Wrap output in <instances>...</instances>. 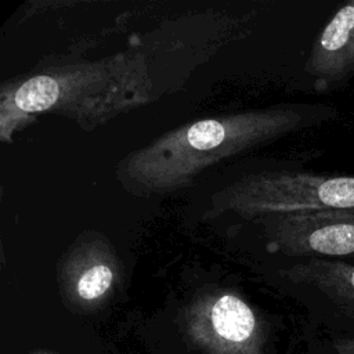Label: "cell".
I'll return each mask as SVG.
<instances>
[{"mask_svg": "<svg viewBox=\"0 0 354 354\" xmlns=\"http://www.w3.org/2000/svg\"><path fill=\"white\" fill-rule=\"evenodd\" d=\"M303 123L289 106L218 115L170 130L129 153L118 176L131 192L149 195L181 189L205 169L268 144Z\"/></svg>", "mask_w": 354, "mask_h": 354, "instance_id": "cell-1", "label": "cell"}, {"mask_svg": "<svg viewBox=\"0 0 354 354\" xmlns=\"http://www.w3.org/2000/svg\"><path fill=\"white\" fill-rule=\"evenodd\" d=\"M335 354H354V342H339Z\"/></svg>", "mask_w": 354, "mask_h": 354, "instance_id": "cell-9", "label": "cell"}, {"mask_svg": "<svg viewBox=\"0 0 354 354\" xmlns=\"http://www.w3.org/2000/svg\"><path fill=\"white\" fill-rule=\"evenodd\" d=\"M263 224L274 249L310 259L354 256V209L274 214Z\"/></svg>", "mask_w": 354, "mask_h": 354, "instance_id": "cell-5", "label": "cell"}, {"mask_svg": "<svg viewBox=\"0 0 354 354\" xmlns=\"http://www.w3.org/2000/svg\"><path fill=\"white\" fill-rule=\"evenodd\" d=\"M306 71L324 84L354 76V0L343 4L319 32Z\"/></svg>", "mask_w": 354, "mask_h": 354, "instance_id": "cell-7", "label": "cell"}, {"mask_svg": "<svg viewBox=\"0 0 354 354\" xmlns=\"http://www.w3.org/2000/svg\"><path fill=\"white\" fill-rule=\"evenodd\" d=\"M188 340L203 354H266V330L257 313L236 293L213 289L184 313Z\"/></svg>", "mask_w": 354, "mask_h": 354, "instance_id": "cell-4", "label": "cell"}, {"mask_svg": "<svg viewBox=\"0 0 354 354\" xmlns=\"http://www.w3.org/2000/svg\"><path fill=\"white\" fill-rule=\"evenodd\" d=\"M214 206L249 220L311 210L354 209V176L263 171L239 178L213 196Z\"/></svg>", "mask_w": 354, "mask_h": 354, "instance_id": "cell-3", "label": "cell"}, {"mask_svg": "<svg viewBox=\"0 0 354 354\" xmlns=\"http://www.w3.org/2000/svg\"><path fill=\"white\" fill-rule=\"evenodd\" d=\"M32 354H54V353H50V351H35Z\"/></svg>", "mask_w": 354, "mask_h": 354, "instance_id": "cell-10", "label": "cell"}, {"mask_svg": "<svg viewBox=\"0 0 354 354\" xmlns=\"http://www.w3.org/2000/svg\"><path fill=\"white\" fill-rule=\"evenodd\" d=\"M149 90L145 68L133 55L50 68L12 87L3 86L1 136L6 140L22 120L44 112L59 113L91 129L144 104Z\"/></svg>", "mask_w": 354, "mask_h": 354, "instance_id": "cell-2", "label": "cell"}, {"mask_svg": "<svg viewBox=\"0 0 354 354\" xmlns=\"http://www.w3.org/2000/svg\"><path fill=\"white\" fill-rule=\"evenodd\" d=\"M120 282V263L113 248L101 236L76 242L59 267L65 301L76 310L102 307Z\"/></svg>", "mask_w": 354, "mask_h": 354, "instance_id": "cell-6", "label": "cell"}, {"mask_svg": "<svg viewBox=\"0 0 354 354\" xmlns=\"http://www.w3.org/2000/svg\"><path fill=\"white\" fill-rule=\"evenodd\" d=\"M283 275L293 282L311 285L339 306L354 310V264L310 259L285 270Z\"/></svg>", "mask_w": 354, "mask_h": 354, "instance_id": "cell-8", "label": "cell"}]
</instances>
